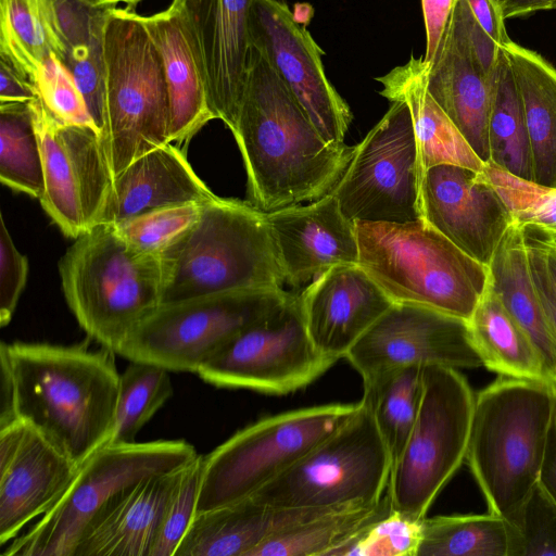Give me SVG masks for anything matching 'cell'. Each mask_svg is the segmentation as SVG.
<instances>
[{
  "label": "cell",
  "mask_w": 556,
  "mask_h": 556,
  "mask_svg": "<svg viewBox=\"0 0 556 556\" xmlns=\"http://www.w3.org/2000/svg\"><path fill=\"white\" fill-rule=\"evenodd\" d=\"M185 467L148 477L124 491L96 518L74 556H150Z\"/></svg>",
  "instance_id": "obj_26"
},
{
  "label": "cell",
  "mask_w": 556,
  "mask_h": 556,
  "mask_svg": "<svg viewBox=\"0 0 556 556\" xmlns=\"http://www.w3.org/2000/svg\"><path fill=\"white\" fill-rule=\"evenodd\" d=\"M391 509L387 493L372 505L331 510L268 538L249 556H329L333 548Z\"/></svg>",
  "instance_id": "obj_34"
},
{
  "label": "cell",
  "mask_w": 556,
  "mask_h": 556,
  "mask_svg": "<svg viewBox=\"0 0 556 556\" xmlns=\"http://www.w3.org/2000/svg\"><path fill=\"white\" fill-rule=\"evenodd\" d=\"M382 86L379 93L407 104L416 135L420 168L424 173L435 165L452 164L479 173L485 163L434 101L427 89L422 58L409 60L376 78Z\"/></svg>",
  "instance_id": "obj_27"
},
{
  "label": "cell",
  "mask_w": 556,
  "mask_h": 556,
  "mask_svg": "<svg viewBox=\"0 0 556 556\" xmlns=\"http://www.w3.org/2000/svg\"><path fill=\"white\" fill-rule=\"evenodd\" d=\"M28 274L27 257L15 247L0 215V326H7L15 312Z\"/></svg>",
  "instance_id": "obj_47"
},
{
  "label": "cell",
  "mask_w": 556,
  "mask_h": 556,
  "mask_svg": "<svg viewBox=\"0 0 556 556\" xmlns=\"http://www.w3.org/2000/svg\"><path fill=\"white\" fill-rule=\"evenodd\" d=\"M198 453L184 440L108 443L90 456L63 495L2 556H74L96 518L143 479L179 469Z\"/></svg>",
  "instance_id": "obj_8"
},
{
  "label": "cell",
  "mask_w": 556,
  "mask_h": 556,
  "mask_svg": "<svg viewBox=\"0 0 556 556\" xmlns=\"http://www.w3.org/2000/svg\"><path fill=\"white\" fill-rule=\"evenodd\" d=\"M508 556H556V503L538 482L510 516Z\"/></svg>",
  "instance_id": "obj_40"
},
{
  "label": "cell",
  "mask_w": 556,
  "mask_h": 556,
  "mask_svg": "<svg viewBox=\"0 0 556 556\" xmlns=\"http://www.w3.org/2000/svg\"><path fill=\"white\" fill-rule=\"evenodd\" d=\"M421 522L422 519L392 508L333 548L329 556H417Z\"/></svg>",
  "instance_id": "obj_42"
},
{
  "label": "cell",
  "mask_w": 556,
  "mask_h": 556,
  "mask_svg": "<svg viewBox=\"0 0 556 556\" xmlns=\"http://www.w3.org/2000/svg\"><path fill=\"white\" fill-rule=\"evenodd\" d=\"M204 455L186 465L167 504L150 556H174L197 511Z\"/></svg>",
  "instance_id": "obj_43"
},
{
  "label": "cell",
  "mask_w": 556,
  "mask_h": 556,
  "mask_svg": "<svg viewBox=\"0 0 556 556\" xmlns=\"http://www.w3.org/2000/svg\"><path fill=\"white\" fill-rule=\"evenodd\" d=\"M283 289L205 295L160 305L119 344L115 354L168 371H198L238 334L288 296Z\"/></svg>",
  "instance_id": "obj_12"
},
{
  "label": "cell",
  "mask_w": 556,
  "mask_h": 556,
  "mask_svg": "<svg viewBox=\"0 0 556 556\" xmlns=\"http://www.w3.org/2000/svg\"><path fill=\"white\" fill-rule=\"evenodd\" d=\"M552 10H556V0L552 1Z\"/></svg>",
  "instance_id": "obj_58"
},
{
  "label": "cell",
  "mask_w": 556,
  "mask_h": 556,
  "mask_svg": "<svg viewBox=\"0 0 556 556\" xmlns=\"http://www.w3.org/2000/svg\"><path fill=\"white\" fill-rule=\"evenodd\" d=\"M232 135L247 172L249 201L264 212L330 192L355 149L324 139L266 56L251 43Z\"/></svg>",
  "instance_id": "obj_1"
},
{
  "label": "cell",
  "mask_w": 556,
  "mask_h": 556,
  "mask_svg": "<svg viewBox=\"0 0 556 556\" xmlns=\"http://www.w3.org/2000/svg\"><path fill=\"white\" fill-rule=\"evenodd\" d=\"M543 252L547 274L556 298V241L546 238L531 237Z\"/></svg>",
  "instance_id": "obj_56"
},
{
  "label": "cell",
  "mask_w": 556,
  "mask_h": 556,
  "mask_svg": "<svg viewBox=\"0 0 556 556\" xmlns=\"http://www.w3.org/2000/svg\"><path fill=\"white\" fill-rule=\"evenodd\" d=\"M88 3L100 9L115 8L118 3H124L129 10L134 9L142 0H86Z\"/></svg>",
  "instance_id": "obj_57"
},
{
  "label": "cell",
  "mask_w": 556,
  "mask_h": 556,
  "mask_svg": "<svg viewBox=\"0 0 556 556\" xmlns=\"http://www.w3.org/2000/svg\"><path fill=\"white\" fill-rule=\"evenodd\" d=\"M467 325L473 348L485 368L502 376L552 384L536 348L490 282Z\"/></svg>",
  "instance_id": "obj_31"
},
{
  "label": "cell",
  "mask_w": 556,
  "mask_h": 556,
  "mask_svg": "<svg viewBox=\"0 0 556 556\" xmlns=\"http://www.w3.org/2000/svg\"><path fill=\"white\" fill-rule=\"evenodd\" d=\"M490 164L532 180L530 146L520 93L502 48L491 75L488 125Z\"/></svg>",
  "instance_id": "obj_33"
},
{
  "label": "cell",
  "mask_w": 556,
  "mask_h": 556,
  "mask_svg": "<svg viewBox=\"0 0 556 556\" xmlns=\"http://www.w3.org/2000/svg\"><path fill=\"white\" fill-rule=\"evenodd\" d=\"M0 180L31 198L43 193L42 154L29 103L0 104Z\"/></svg>",
  "instance_id": "obj_37"
},
{
  "label": "cell",
  "mask_w": 556,
  "mask_h": 556,
  "mask_svg": "<svg viewBox=\"0 0 556 556\" xmlns=\"http://www.w3.org/2000/svg\"><path fill=\"white\" fill-rule=\"evenodd\" d=\"M161 260V305L285 285L266 212L250 201L217 197L205 203Z\"/></svg>",
  "instance_id": "obj_3"
},
{
  "label": "cell",
  "mask_w": 556,
  "mask_h": 556,
  "mask_svg": "<svg viewBox=\"0 0 556 556\" xmlns=\"http://www.w3.org/2000/svg\"><path fill=\"white\" fill-rule=\"evenodd\" d=\"M105 123L101 146L112 179L169 142V105L160 52L142 15L108 9L102 28Z\"/></svg>",
  "instance_id": "obj_7"
},
{
  "label": "cell",
  "mask_w": 556,
  "mask_h": 556,
  "mask_svg": "<svg viewBox=\"0 0 556 556\" xmlns=\"http://www.w3.org/2000/svg\"><path fill=\"white\" fill-rule=\"evenodd\" d=\"M344 358L361 375L363 384L406 366H483L466 320L407 303H393Z\"/></svg>",
  "instance_id": "obj_16"
},
{
  "label": "cell",
  "mask_w": 556,
  "mask_h": 556,
  "mask_svg": "<svg viewBox=\"0 0 556 556\" xmlns=\"http://www.w3.org/2000/svg\"><path fill=\"white\" fill-rule=\"evenodd\" d=\"M100 134L105 123V74L102 37L67 52L64 61Z\"/></svg>",
  "instance_id": "obj_45"
},
{
  "label": "cell",
  "mask_w": 556,
  "mask_h": 556,
  "mask_svg": "<svg viewBox=\"0 0 556 556\" xmlns=\"http://www.w3.org/2000/svg\"><path fill=\"white\" fill-rule=\"evenodd\" d=\"M252 0H173L203 75L216 119L233 132L243 98Z\"/></svg>",
  "instance_id": "obj_18"
},
{
  "label": "cell",
  "mask_w": 556,
  "mask_h": 556,
  "mask_svg": "<svg viewBox=\"0 0 556 556\" xmlns=\"http://www.w3.org/2000/svg\"><path fill=\"white\" fill-rule=\"evenodd\" d=\"M520 93L533 182L556 187V68L540 53L510 40L503 47Z\"/></svg>",
  "instance_id": "obj_30"
},
{
  "label": "cell",
  "mask_w": 556,
  "mask_h": 556,
  "mask_svg": "<svg viewBox=\"0 0 556 556\" xmlns=\"http://www.w3.org/2000/svg\"><path fill=\"white\" fill-rule=\"evenodd\" d=\"M161 55L169 105V142H186L212 119L203 75L179 14L166 10L143 16Z\"/></svg>",
  "instance_id": "obj_28"
},
{
  "label": "cell",
  "mask_w": 556,
  "mask_h": 556,
  "mask_svg": "<svg viewBox=\"0 0 556 556\" xmlns=\"http://www.w3.org/2000/svg\"><path fill=\"white\" fill-rule=\"evenodd\" d=\"M300 299L314 346L334 361L345 357L393 304L359 264L331 267L307 285Z\"/></svg>",
  "instance_id": "obj_21"
},
{
  "label": "cell",
  "mask_w": 556,
  "mask_h": 556,
  "mask_svg": "<svg viewBox=\"0 0 556 556\" xmlns=\"http://www.w3.org/2000/svg\"><path fill=\"white\" fill-rule=\"evenodd\" d=\"M539 482L556 503V386H553L552 418Z\"/></svg>",
  "instance_id": "obj_53"
},
{
  "label": "cell",
  "mask_w": 556,
  "mask_h": 556,
  "mask_svg": "<svg viewBox=\"0 0 556 556\" xmlns=\"http://www.w3.org/2000/svg\"><path fill=\"white\" fill-rule=\"evenodd\" d=\"M51 53H67L52 0H0V56L33 81Z\"/></svg>",
  "instance_id": "obj_32"
},
{
  "label": "cell",
  "mask_w": 556,
  "mask_h": 556,
  "mask_svg": "<svg viewBox=\"0 0 556 556\" xmlns=\"http://www.w3.org/2000/svg\"><path fill=\"white\" fill-rule=\"evenodd\" d=\"M249 34L324 139L344 143L351 109L326 76L324 51L288 4L252 0Z\"/></svg>",
  "instance_id": "obj_17"
},
{
  "label": "cell",
  "mask_w": 556,
  "mask_h": 556,
  "mask_svg": "<svg viewBox=\"0 0 556 556\" xmlns=\"http://www.w3.org/2000/svg\"><path fill=\"white\" fill-rule=\"evenodd\" d=\"M425 71L427 89L434 101L476 154L490 163L491 76L476 63L452 16L435 58L430 64L425 63Z\"/></svg>",
  "instance_id": "obj_24"
},
{
  "label": "cell",
  "mask_w": 556,
  "mask_h": 556,
  "mask_svg": "<svg viewBox=\"0 0 556 556\" xmlns=\"http://www.w3.org/2000/svg\"><path fill=\"white\" fill-rule=\"evenodd\" d=\"M452 17L462 30L476 63L490 77L502 47L479 25L466 0H457Z\"/></svg>",
  "instance_id": "obj_48"
},
{
  "label": "cell",
  "mask_w": 556,
  "mask_h": 556,
  "mask_svg": "<svg viewBox=\"0 0 556 556\" xmlns=\"http://www.w3.org/2000/svg\"><path fill=\"white\" fill-rule=\"evenodd\" d=\"M17 419L13 376L8 357L0 349V429Z\"/></svg>",
  "instance_id": "obj_54"
},
{
  "label": "cell",
  "mask_w": 556,
  "mask_h": 556,
  "mask_svg": "<svg viewBox=\"0 0 556 556\" xmlns=\"http://www.w3.org/2000/svg\"><path fill=\"white\" fill-rule=\"evenodd\" d=\"M475 395L459 369L424 366L419 413L391 467L388 495L394 510L424 519L465 462Z\"/></svg>",
  "instance_id": "obj_11"
},
{
  "label": "cell",
  "mask_w": 556,
  "mask_h": 556,
  "mask_svg": "<svg viewBox=\"0 0 556 556\" xmlns=\"http://www.w3.org/2000/svg\"><path fill=\"white\" fill-rule=\"evenodd\" d=\"M466 1L479 25L500 47L503 48L511 40L506 30V20L503 17L496 0Z\"/></svg>",
  "instance_id": "obj_52"
},
{
  "label": "cell",
  "mask_w": 556,
  "mask_h": 556,
  "mask_svg": "<svg viewBox=\"0 0 556 556\" xmlns=\"http://www.w3.org/2000/svg\"><path fill=\"white\" fill-rule=\"evenodd\" d=\"M78 470L28 425L13 460L0 470V544L12 541L27 522L58 504Z\"/></svg>",
  "instance_id": "obj_23"
},
{
  "label": "cell",
  "mask_w": 556,
  "mask_h": 556,
  "mask_svg": "<svg viewBox=\"0 0 556 556\" xmlns=\"http://www.w3.org/2000/svg\"><path fill=\"white\" fill-rule=\"evenodd\" d=\"M59 269L66 303L79 326L114 353L161 305V256L129 245L113 224L98 223L75 239Z\"/></svg>",
  "instance_id": "obj_6"
},
{
  "label": "cell",
  "mask_w": 556,
  "mask_h": 556,
  "mask_svg": "<svg viewBox=\"0 0 556 556\" xmlns=\"http://www.w3.org/2000/svg\"><path fill=\"white\" fill-rule=\"evenodd\" d=\"M15 389L16 413L80 467L110 441L119 379L114 352L86 344L1 342Z\"/></svg>",
  "instance_id": "obj_2"
},
{
  "label": "cell",
  "mask_w": 556,
  "mask_h": 556,
  "mask_svg": "<svg viewBox=\"0 0 556 556\" xmlns=\"http://www.w3.org/2000/svg\"><path fill=\"white\" fill-rule=\"evenodd\" d=\"M422 393L424 366L418 365L394 369L364 384L362 400L371 409L392 465L401 455L417 419Z\"/></svg>",
  "instance_id": "obj_35"
},
{
  "label": "cell",
  "mask_w": 556,
  "mask_h": 556,
  "mask_svg": "<svg viewBox=\"0 0 556 556\" xmlns=\"http://www.w3.org/2000/svg\"><path fill=\"white\" fill-rule=\"evenodd\" d=\"M173 393L167 369L151 363L130 362L121 375L114 429L108 443H135L137 433Z\"/></svg>",
  "instance_id": "obj_38"
},
{
  "label": "cell",
  "mask_w": 556,
  "mask_h": 556,
  "mask_svg": "<svg viewBox=\"0 0 556 556\" xmlns=\"http://www.w3.org/2000/svg\"><path fill=\"white\" fill-rule=\"evenodd\" d=\"M336 509L274 507L248 496L195 513L174 556H249L268 538Z\"/></svg>",
  "instance_id": "obj_25"
},
{
  "label": "cell",
  "mask_w": 556,
  "mask_h": 556,
  "mask_svg": "<svg viewBox=\"0 0 556 556\" xmlns=\"http://www.w3.org/2000/svg\"><path fill=\"white\" fill-rule=\"evenodd\" d=\"M336 362L316 350L306 329L300 294L289 293L197 375L218 388L287 394L308 386Z\"/></svg>",
  "instance_id": "obj_14"
},
{
  "label": "cell",
  "mask_w": 556,
  "mask_h": 556,
  "mask_svg": "<svg viewBox=\"0 0 556 556\" xmlns=\"http://www.w3.org/2000/svg\"><path fill=\"white\" fill-rule=\"evenodd\" d=\"M361 267L393 303L426 306L469 320L490 282L473 260L422 217L355 222Z\"/></svg>",
  "instance_id": "obj_5"
},
{
  "label": "cell",
  "mask_w": 556,
  "mask_h": 556,
  "mask_svg": "<svg viewBox=\"0 0 556 556\" xmlns=\"http://www.w3.org/2000/svg\"><path fill=\"white\" fill-rule=\"evenodd\" d=\"M490 286L540 353L556 386V338L532 276L528 232L513 223L489 264Z\"/></svg>",
  "instance_id": "obj_29"
},
{
  "label": "cell",
  "mask_w": 556,
  "mask_h": 556,
  "mask_svg": "<svg viewBox=\"0 0 556 556\" xmlns=\"http://www.w3.org/2000/svg\"><path fill=\"white\" fill-rule=\"evenodd\" d=\"M0 104L30 103L38 97L33 81L0 56Z\"/></svg>",
  "instance_id": "obj_50"
},
{
  "label": "cell",
  "mask_w": 556,
  "mask_h": 556,
  "mask_svg": "<svg viewBox=\"0 0 556 556\" xmlns=\"http://www.w3.org/2000/svg\"><path fill=\"white\" fill-rule=\"evenodd\" d=\"M421 178L409 109L393 101L330 192L353 222L408 223L421 218Z\"/></svg>",
  "instance_id": "obj_13"
},
{
  "label": "cell",
  "mask_w": 556,
  "mask_h": 556,
  "mask_svg": "<svg viewBox=\"0 0 556 556\" xmlns=\"http://www.w3.org/2000/svg\"><path fill=\"white\" fill-rule=\"evenodd\" d=\"M420 211L428 224L485 266L514 223L483 173L452 164L435 165L424 173Z\"/></svg>",
  "instance_id": "obj_19"
},
{
  "label": "cell",
  "mask_w": 556,
  "mask_h": 556,
  "mask_svg": "<svg viewBox=\"0 0 556 556\" xmlns=\"http://www.w3.org/2000/svg\"><path fill=\"white\" fill-rule=\"evenodd\" d=\"M357 404L289 410L236 432L204 455L195 513L253 495L343 425Z\"/></svg>",
  "instance_id": "obj_10"
},
{
  "label": "cell",
  "mask_w": 556,
  "mask_h": 556,
  "mask_svg": "<svg viewBox=\"0 0 556 556\" xmlns=\"http://www.w3.org/2000/svg\"><path fill=\"white\" fill-rule=\"evenodd\" d=\"M52 5L67 52L101 39L108 9L96 8L86 0H52Z\"/></svg>",
  "instance_id": "obj_46"
},
{
  "label": "cell",
  "mask_w": 556,
  "mask_h": 556,
  "mask_svg": "<svg viewBox=\"0 0 556 556\" xmlns=\"http://www.w3.org/2000/svg\"><path fill=\"white\" fill-rule=\"evenodd\" d=\"M457 0H421L426 29V51L422 60L430 64L441 46Z\"/></svg>",
  "instance_id": "obj_49"
},
{
  "label": "cell",
  "mask_w": 556,
  "mask_h": 556,
  "mask_svg": "<svg viewBox=\"0 0 556 556\" xmlns=\"http://www.w3.org/2000/svg\"><path fill=\"white\" fill-rule=\"evenodd\" d=\"M217 197L185 153L168 142L142 154L112 179L98 223L114 224L166 206L205 204Z\"/></svg>",
  "instance_id": "obj_22"
},
{
  "label": "cell",
  "mask_w": 556,
  "mask_h": 556,
  "mask_svg": "<svg viewBox=\"0 0 556 556\" xmlns=\"http://www.w3.org/2000/svg\"><path fill=\"white\" fill-rule=\"evenodd\" d=\"M285 285H309L333 266L358 264L355 222L328 192L302 205L266 212Z\"/></svg>",
  "instance_id": "obj_20"
},
{
  "label": "cell",
  "mask_w": 556,
  "mask_h": 556,
  "mask_svg": "<svg viewBox=\"0 0 556 556\" xmlns=\"http://www.w3.org/2000/svg\"><path fill=\"white\" fill-rule=\"evenodd\" d=\"M553 0H496L505 20L552 10Z\"/></svg>",
  "instance_id": "obj_55"
},
{
  "label": "cell",
  "mask_w": 556,
  "mask_h": 556,
  "mask_svg": "<svg viewBox=\"0 0 556 556\" xmlns=\"http://www.w3.org/2000/svg\"><path fill=\"white\" fill-rule=\"evenodd\" d=\"M29 106L43 163L40 204L66 237L77 239L98 224L112 181L101 134L60 121L39 96Z\"/></svg>",
  "instance_id": "obj_15"
},
{
  "label": "cell",
  "mask_w": 556,
  "mask_h": 556,
  "mask_svg": "<svg viewBox=\"0 0 556 556\" xmlns=\"http://www.w3.org/2000/svg\"><path fill=\"white\" fill-rule=\"evenodd\" d=\"M553 386L498 375L475 395L465 462L490 513L510 516L540 480Z\"/></svg>",
  "instance_id": "obj_4"
},
{
  "label": "cell",
  "mask_w": 556,
  "mask_h": 556,
  "mask_svg": "<svg viewBox=\"0 0 556 556\" xmlns=\"http://www.w3.org/2000/svg\"><path fill=\"white\" fill-rule=\"evenodd\" d=\"M494 187L514 223L528 231L556 241V187H544L519 178L488 163L482 172Z\"/></svg>",
  "instance_id": "obj_39"
},
{
  "label": "cell",
  "mask_w": 556,
  "mask_h": 556,
  "mask_svg": "<svg viewBox=\"0 0 556 556\" xmlns=\"http://www.w3.org/2000/svg\"><path fill=\"white\" fill-rule=\"evenodd\" d=\"M33 84L45 106L56 118L97 128L73 76L58 55L51 53L43 60Z\"/></svg>",
  "instance_id": "obj_44"
},
{
  "label": "cell",
  "mask_w": 556,
  "mask_h": 556,
  "mask_svg": "<svg viewBox=\"0 0 556 556\" xmlns=\"http://www.w3.org/2000/svg\"><path fill=\"white\" fill-rule=\"evenodd\" d=\"M203 205L189 203L161 207L113 225L136 250L161 256L199 220Z\"/></svg>",
  "instance_id": "obj_41"
},
{
  "label": "cell",
  "mask_w": 556,
  "mask_h": 556,
  "mask_svg": "<svg viewBox=\"0 0 556 556\" xmlns=\"http://www.w3.org/2000/svg\"><path fill=\"white\" fill-rule=\"evenodd\" d=\"M417 556H508L506 520L490 511L425 517Z\"/></svg>",
  "instance_id": "obj_36"
},
{
  "label": "cell",
  "mask_w": 556,
  "mask_h": 556,
  "mask_svg": "<svg viewBox=\"0 0 556 556\" xmlns=\"http://www.w3.org/2000/svg\"><path fill=\"white\" fill-rule=\"evenodd\" d=\"M391 457L368 404L253 496L274 507L348 508L383 496Z\"/></svg>",
  "instance_id": "obj_9"
},
{
  "label": "cell",
  "mask_w": 556,
  "mask_h": 556,
  "mask_svg": "<svg viewBox=\"0 0 556 556\" xmlns=\"http://www.w3.org/2000/svg\"><path fill=\"white\" fill-rule=\"evenodd\" d=\"M528 245L534 283L556 338V298L547 274L545 258L543 252L531 236H528Z\"/></svg>",
  "instance_id": "obj_51"
}]
</instances>
